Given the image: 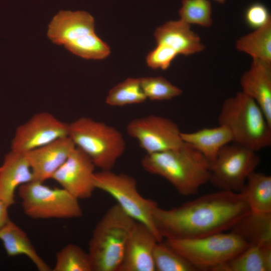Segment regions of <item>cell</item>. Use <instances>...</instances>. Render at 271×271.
<instances>
[{
  "label": "cell",
  "mask_w": 271,
  "mask_h": 271,
  "mask_svg": "<svg viewBox=\"0 0 271 271\" xmlns=\"http://www.w3.org/2000/svg\"><path fill=\"white\" fill-rule=\"evenodd\" d=\"M250 212L241 192L219 190L171 209L157 205L153 219L163 239H193L231 229Z\"/></svg>",
  "instance_id": "cell-1"
},
{
  "label": "cell",
  "mask_w": 271,
  "mask_h": 271,
  "mask_svg": "<svg viewBox=\"0 0 271 271\" xmlns=\"http://www.w3.org/2000/svg\"><path fill=\"white\" fill-rule=\"evenodd\" d=\"M141 165L147 172L166 179L183 196L196 194L209 182L211 162L185 142L173 149L146 154Z\"/></svg>",
  "instance_id": "cell-2"
},
{
  "label": "cell",
  "mask_w": 271,
  "mask_h": 271,
  "mask_svg": "<svg viewBox=\"0 0 271 271\" xmlns=\"http://www.w3.org/2000/svg\"><path fill=\"white\" fill-rule=\"evenodd\" d=\"M218 122L229 129L233 143L256 152L271 145V124L256 102L241 91L224 101Z\"/></svg>",
  "instance_id": "cell-3"
},
{
  "label": "cell",
  "mask_w": 271,
  "mask_h": 271,
  "mask_svg": "<svg viewBox=\"0 0 271 271\" xmlns=\"http://www.w3.org/2000/svg\"><path fill=\"white\" fill-rule=\"evenodd\" d=\"M136 221L117 204L107 209L95 225L88 244L93 271H118Z\"/></svg>",
  "instance_id": "cell-4"
},
{
  "label": "cell",
  "mask_w": 271,
  "mask_h": 271,
  "mask_svg": "<svg viewBox=\"0 0 271 271\" xmlns=\"http://www.w3.org/2000/svg\"><path fill=\"white\" fill-rule=\"evenodd\" d=\"M68 137L100 170H110L124 154L126 144L116 128L88 117L69 123Z\"/></svg>",
  "instance_id": "cell-5"
},
{
  "label": "cell",
  "mask_w": 271,
  "mask_h": 271,
  "mask_svg": "<svg viewBox=\"0 0 271 271\" xmlns=\"http://www.w3.org/2000/svg\"><path fill=\"white\" fill-rule=\"evenodd\" d=\"M165 242L197 270L213 271L250 246L232 230L193 239H165Z\"/></svg>",
  "instance_id": "cell-6"
},
{
  "label": "cell",
  "mask_w": 271,
  "mask_h": 271,
  "mask_svg": "<svg viewBox=\"0 0 271 271\" xmlns=\"http://www.w3.org/2000/svg\"><path fill=\"white\" fill-rule=\"evenodd\" d=\"M18 194L24 213L31 218H77L83 214L79 199L62 188L33 180L20 186Z\"/></svg>",
  "instance_id": "cell-7"
},
{
  "label": "cell",
  "mask_w": 271,
  "mask_h": 271,
  "mask_svg": "<svg viewBox=\"0 0 271 271\" xmlns=\"http://www.w3.org/2000/svg\"><path fill=\"white\" fill-rule=\"evenodd\" d=\"M94 181L96 189L109 194L127 214L148 227L160 241L163 240L153 219V211L157 204L140 194L134 177L125 173H116L111 170H100L95 173Z\"/></svg>",
  "instance_id": "cell-8"
},
{
  "label": "cell",
  "mask_w": 271,
  "mask_h": 271,
  "mask_svg": "<svg viewBox=\"0 0 271 271\" xmlns=\"http://www.w3.org/2000/svg\"><path fill=\"white\" fill-rule=\"evenodd\" d=\"M260 160L256 152L231 142L220 149L211 163L209 182L220 190L240 192Z\"/></svg>",
  "instance_id": "cell-9"
},
{
  "label": "cell",
  "mask_w": 271,
  "mask_h": 271,
  "mask_svg": "<svg viewBox=\"0 0 271 271\" xmlns=\"http://www.w3.org/2000/svg\"><path fill=\"white\" fill-rule=\"evenodd\" d=\"M126 130L147 154L173 149L183 143L178 125L160 115L151 114L133 119L127 123Z\"/></svg>",
  "instance_id": "cell-10"
},
{
  "label": "cell",
  "mask_w": 271,
  "mask_h": 271,
  "mask_svg": "<svg viewBox=\"0 0 271 271\" xmlns=\"http://www.w3.org/2000/svg\"><path fill=\"white\" fill-rule=\"evenodd\" d=\"M68 133L69 123L50 112L42 111L17 128L11 150L26 153L68 137Z\"/></svg>",
  "instance_id": "cell-11"
},
{
  "label": "cell",
  "mask_w": 271,
  "mask_h": 271,
  "mask_svg": "<svg viewBox=\"0 0 271 271\" xmlns=\"http://www.w3.org/2000/svg\"><path fill=\"white\" fill-rule=\"evenodd\" d=\"M95 168L91 159L75 147L52 179L78 199L89 198L96 189Z\"/></svg>",
  "instance_id": "cell-12"
},
{
  "label": "cell",
  "mask_w": 271,
  "mask_h": 271,
  "mask_svg": "<svg viewBox=\"0 0 271 271\" xmlns=\"http://www.w3.org/2000/svg\"><path fill=\"white\" fill-rule=\"evenodd\" d=\"M160 241L148 227L136 221L129 234L118 271H155L154 251Z\"/></svg>",
  "instance_id": "cell-13"
},
{
  "label": "cell",
  "mask_w": 271,
  "mask_h": 271,
  "mask_svg": "<svg viewBox=\"0 0 271 271\" xmlns=\"http://www.w3.org/2000/svg\"><path fill=\"white\" fill-rule=\"evenodd\" d=\"M94 18L83 11H60L52 19L47 36L67 49L95 32Z\"/></svg>",
  "instance_id": "cell-14"
},
{
  "label": "cell",
  "mask_w": 271,
  "mask_h": 271,
  "mask_svg": "<svg viewBox=\"0 0 271 271\" xmlns=\"http://www.w3.org/2000/svg\"><path fill=\"white\" fill-rule=\"evenodd\" d=\"M75 147L68 136L26 153L34 180L44 182L52 179Z\"/></svg>",
  "instance_id": "cell-15"
},
{
  "label": "cell",
  "mask_w": 271,
  "mask_h": 271,
  "mask_svg": "<svg viewBox=\"0 0 271 271\" xmlns=\"http://www.w3.org/2000/svg\"><path fill=\"white\" fill-rule=\"evenodd\" d=\"M241 91L259 105L271 124V63L252 59L240 78Z\"/></svg>",
  "instance_id": "cell-16"
},
{
  "label": "cell",
  "mask_w": 271,
  "mask_h": 271,
  "mask_svg": "<svg viewBox=\"0 0 271 271\" xmlns=\"http://www.w3.org/2000/svg\"><path fill=\"white\" fill-rule=\"evenodd\" d=\"M33 180V175L25 153L11 150L0 167V200L10 207L15 202L16 190Z\"/></svg>",
  "instance_id": "cell-17"
},
{
  "label": "cell",
  "mask_w": 271,
  "mask_h": 271,
  "mask_svg": "<svg viewBox=\"0 0 271 271\" xmlns=\"http://www.w3.org/2000/svg\"><path fill=\"white\" fill-rule=\"evenodd\" d=\"M190 25L181 20L170 21L158 27L154 36L157 44H164L178 55L189 56L203 51L205 46Z\"/></svg>",
  "instance_id": "cell-18"
},
{
  "label": "cell",
  "mask_w": 271,
  "mask_h": 271,
  "mask_svg": "<svg viewBox=\"0 0 271 271\" xmlns=\"http://www.w3.org/2000/svg\"><path fill=\"white\" fill-rule=\"evenodd\" d=\"M0 240L10 256L24 255L39 271H50V266L39 255L27 233L10 219L0 229Z\"/></svg>",
  "instance_id": "cell-19"
},
{
  "label": "cell",
  "mask_w": 271,
  "mask_h": 271,
  "mask_svg": "<svg viewBox=\"0 0 271 271\" xmlns=\"http://www.w3.org/2000/svg\"><path fill=\"white\" fill-rule=\"evenodd\" d=\"M181 137L183 142L193 147L211 163L220 149L233 140L229 129L221 124L214 127H204L191 132L181 131Z\"/></svg>",
  "instance_id": "cell-20"
},
{
  "label": "cell",
  "mask_w": 271,
  "mask_h": 271,
  "mask_svg": "<svg viewBox=\"0 0 271 271\" xmlns=\"http://www.w3.org/2000/svg\"><path fill=\"white\" fill-rule=\"evenodd\" d=\"M271 243L251 245L213 271H270Z\"/></svg>",
  "instance_id": "cell-21"
},
{
  "label": "cell",
  "mask_w": 271,
  "mask_h": 271,
  "mask_svg": "<svg viewBox=\"0 0 271 271\" xmlns=\"http://www.w3.org/2000/svg\"><path fill=\"white\" fill-rule=\"evenodd\" d=\"M250 212L271 214V176L254 171L248 177L240 192Z\"/></svg>",
  "instance_id": "cell-22"
},
{
  "label": "cell",
  "mask_w": 271,
  "mask_h": 271,
  "mask_svg": "<svg viewBox=\"0 0 271 271\" xmlns=\"http://www.w3.org/2000/svg\"><path fill=\"white\" fill-rule=\"evenodd\" d=\"M231 230L250 245L271 243V214L250 212Z\"/></svg>",
  "instance_id": "cell-23"
},
{
  "label": "cell",
  "mask_w": 271,
  "mask_h": 271,
  "mask_svg": "<svg viewBox=\"0 0 271 271\" xmlns=\"http://www.w3.org/2000/svg\"><path fill=\"white\" fill-rule=\"evenodd\" d=\"M235 47L252 59L271 63V19L262 26L237 39Z\"/></svg>",
  "instance_id": "cell-24"
},
{
  "label": "cell",
  "mask_w": 271,
  "mask_h": 271,
  "mask_svg": "<svg viewBox=\"0 0 271 271\" xmlns=\"http://www.w3.org/2000/svg\"><path fill=\"white\" fill-rule=\"evenodd\" d=\"M53 271H93L88 252L73 243L66 245L56 255Z\"/></svg>",
  "instance_id": "cell-25"
},
{
  "label": "cell",
  "mask_w": 271,
  "mask_h": 271,
  "mask_svg": "<svg viewBox=\"0 0 271 271\" xmlns=\"http://www.w3.org/2000/svg\"><path fill=\"white\" fill-rule=\"evenodd\" d=\"M147 99L141 87L140 78H129L112 87L105 101L110 106H122L143 103Z\"/></svg>",
  "instance_id": "cell-26"
},
{
  "label": "cell",
  "mask_w": 271,
  "mask_h": 271,
  "mask_svg": "<svg viewBox=\"0 0 271 271\" xmlns=\"http://www.w3.org/2000/svg\"><path fill=\"white\" fill-rule=\"evenodd\" d=\"M162 241L157 243L154 251L155 271L197 270L187 260Z\"/></svg>",
  "instance_id": "cell-27"
},
{
  "label": "cell",
  "mask_w": 271,
  "mask_h": 271,
  "mask_svg": "<svg viewBox=\"0 0 271 271\" xmlns=\"http://www.w3.org/2000/svg\"><path fill=\"white\" fill-rule=\"evenodd\" d=\"M212 6L209 0H182L179 10L181 20L189 24L208 28L212 26Z\"/></svg>",
  "instance_id": "cell-28"
},
{
  "label": "cell",
  "mask_w": 271,
  "mask_h": 271,
  "mask_svg": "<svg viewBox=\"0 0 271 271\" xmlns=\"http://www.w3.org/2000/svg\"><path fill=\"white\" fill-rule=\"evenodd\" d=\"M142 89L147 98L153 101L171 100L183 90L162 76L140 78Z\"/></svg>",
  "instance_id": "cell-29"
},
{
  "label": "cell",
  "mask_w": 271,
  "mask_h": 271,
  "mask_svg": "<svg viewBox=\"0 0 271 271\" xmlns=\"http://www.w3.org/2000/svg\"><path fill=\"white\" fill-rule=\"evenodd\" d=\"M178 55L172 48L164 44H157V47L148 54L146 62L152 69L166 70Z\"/></svg>",
  "instance_id": "cell-30"
},
{
  "label": "cell",
  "mask_w": 271,
  "mask_h": 271,
  "mask_svg": "<svg viewBox=\"0 0 271 271\" xmlns=\"http://www.w3.org/2000/svg\"><path fill=\"white\" fill-rule=\"evenodd\" d=\"M244 18L249 27L256 29L264 25L271 19V17L267 8L264 5L260 3H255L247 8Z\"/></svg>",
  "instance_id": "cell-31"
},
{
  "label": "cell",
  "mask_w": 271,
  "mask_h": 271,
  "mask_svg": "<svg viewBox=\"0 0 271 271\" xmlns=\"http://www.w3.org/2000/svg\"><path fill=\"white\" fill-rule=\"evenodd\" d=\"M9 207L5 202L0 200V229L10 219L8 215Z\"/></svg>",
  "instance_id": "cell-32"
},
{
  "label": "cell",
  "mask_w": 271,
  "mask_h": 271,
  "mask_svg": "<svg viewBox=\"0 0 271 271\" xmlns=\"http://www.w3.org/2000/svg\"><path fill=\"white\" fill-rule=\"evenodd\" d=\"M214 1L221 4H224L226 1V0H214Z\"/></svg>",
  "instance_id": "cell-33"
}]
</instances>
